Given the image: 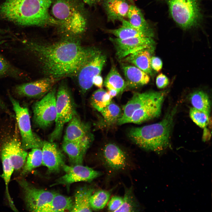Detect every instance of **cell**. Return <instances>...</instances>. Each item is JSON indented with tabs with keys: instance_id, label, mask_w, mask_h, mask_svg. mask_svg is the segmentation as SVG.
Returning a JSON list of instances; mask_svg holds the SVG:
<instances>
[{
	"instance_id": "ac0fdd59",
	"label": "cell",
	"mask_w": 212,
	"mask_h": 212,
	"mask_svg": "<svg viewBox=\"0 0 212 212\" xmlns=\"http://www.w3.org/2000/svg\"><path fill=\"white\" fill-rule=\"evenodd\" d=\"M93 139L92 134L79 140H63L62 148L73 165L82 164L84 157Z\"/></svg>"
},
{
	"instance_id": "3957f363",
	"label": "cell",
	"mask_w": 212,
	"mask_h": 212,
	"mask_svg": "<svg viewBox=\"0 0 212 212\" xmlns=\"http://www.w3.org/2000/svg\"><path fill=\"white\" fill-rule=\"evenodd\" d=\"M174 108L160 122L140 127L132 128L128 132L130 139L140 147L147 150L160 152L170 145Z\"/></svg>"
},
{
	"instance_id": "7c38bea8",
	"label": "cell",
	"mask_w": 212,
	"mask_h": 212,
	"mask_svg": "<svg viewBox=\"0 0 212 212\" xmlns=\"http://www.w3.org/2000/svg\"><path fill=\"white\" fill-rule=\"evenodd\" d=\"M110 40L114 45L116 56L119 59L124 58L128 55L143 49H154L155 43L153 38L147 37L123 39L110 37Z\"/></svg>"
},
{
	"instance_id": "7402d4cb",
	"label": "cell",
	"mask_w": 212,
	"mask_h": 212,
	"mask_svg": "<svg viewBox=\"0 0 212 212\" xmlns=\"http://www.w3.org/2000/svg\"><path fill=\"white\" fill-rule=\"evenodd\" d=\"M153 50V48H148L140 50L127 56L125 60L133 64L148 74H151L152 70L150 59Z\"/></svg>"
},
{
	"instance_id": "4dcf8cb0",
	"label": "cell",
	"mask_w": 212,
	"mask_h": 212,
	"mask_svg": "<svg viewBox=\"0 0 212 212\" xmlns=\"http://www.w3.org/2000/svg\"><path fill=\"white\" fill-rule=\"evenodd\" d=\"M42 151L41 149H32L27 154L21 175H25L34 169L42 165Z\"/></svg>"
},
{
	"instance_id": "ffe728a7",
	"label": "cell",
	"mask_w": 212,
	"mask_h": 212,
	"mask_svg": "<svg viewBox=\"0 0 212 212\" xmlns=\"http://www.w3.org/2000/svg\"><path fill=\"white\" fill-rule=\"evenodd\" d=\"M68 122L64 140H79L92 134L90 125L82 121L75 113Z\"/></svg>"
},
{
	"instance_id": "d6a6232c",
	"label": "cell",
	"mask_w": 212,
	"mask_h": 212,
	"mask_svg": "<svg viewBox=\"0 0 212 212\" xmlns=\"http://www.w3.org/2000/svg\"><path fill=\"white\" fill-rule=\"evenodd\" d=\"M190 99L193 107L209 115L211 110L210 101L208 95L201 91L193 93Z\"/></svg>"
},
{
	"instance_id": "f6af8a7d",
	"label": "cell",
	"mask_w": 212,
	"mask_h": 212,
	"mask_svg": "<svg viewBox=\"0 0 212 212\" xmlns=\"http://www.w3.org/2000/svg\"><path fill=\"white\" fill-rule=\"evenodd\" d=\"M2 39V38L0 36V42Z\"/></svg>"
},
{
	"instance_id": "9a60e30c",
	"label": "cell",
	"mask_w": 212,
	"mask_h": 212,
	"mask_svg": "<svg viewBox=\"0 0 212 212\" xmlns=\"http://www.w3.org/2000/svg\"><path fill=\"white\" fill-rule=\"evenodd\" d=\"M57 80L46 77L34 81L16 85L14 91L22 97L38 98L44 96L54 86Z\"/></svg>"
},
{
	"instance_id": "277c9868",
	"label": "cell",
	"mask_w": 212,
	"mask_h": 212,
	"mask_svg": "<svg viewBox=\"0 0 212 212\" xmlns=\"http://www.w3.org/2000/svg\"><path fill=\"white\" fill-rule=\"evenodd\" d=\"M52 14L68 33L80 34L85 30L86 21L82 15L66 0H57L52 8Z\"/></svg>"
},
{
	"instance_id": "d6986e66",
	"label": "cell",
	"mask_w": 212,
	"mask_h": 212,
	"mask_svg": "<svg viewBox=\"0 0 212 212\" xmlns=\"http://www.w3.org/2000/svg\"><path fill=\"white\" fill-rule=\"evenodd\" d=\"M42 165L46 167L49 172H59L65 164L63 155L53 142L43 141Z\"/></svg>"
},
{
	"instance_id": "f546056e",
	"label": "cell",
	"mask_w": 212,
	"mask_h": 212,
	"mask_svg": "<svg viewBox=\"0 0 212 212\" xmlns=\"http://www.w3.org/2000/svg\"><path fill=\"white\" fill-rule=\"evenodd\" d=\"M104 85L108 90H115L118 93L122 92L127 86L126 83L114 66L111 68L105 79Z\"/></svg>"
},
{
	"instance_id": "5bb4252c",
	"label": "cell",
	"mask_w": 212,
	"mask_h": 212,
	"mask_svg": "<svg viewBox=\"0 0 212 212\" xmlns=\"http://www.w3.org/2000/svg\"><path fill=\"white\" fill-rule=\"evenodd\" d=\"M17 130L16 128L14 134L4 142L1 148L8 156L16 171L22 169L28 154L22 147Z\"/></svg>"
},
{
	"instance_id": "30bf717a",
	"label": "cell",
	"mask_w": 212,
	"mask_h": 212,
	"mask_svg": "<svg viewBox=\"0 0 212 212\" xmlns=\"http://www.w3.org/2000/svg\"><path fill=\"white\" fill-rule=\"evenodd\" d=\"M18 181L22 188L26 208L30 211L39 212L56 194L54 192L37 188L24 179H19Z\"/></svg>"
},
{
	"instance_id": "7a4b0ae2",
	"label": "cell",
	"mask_w": 212,
	"mask_h": 212,
	"mask_svg": "<svg viewBox=\"0 0 212 212\" xmlns=\"http://www.w3.org/2000/svg\"><path fill=\"white\" fill-rule=\"evenodd\" d=\"M52 0H6L0 7L4 18L22 26L57 24L49 12Z\"/></svg>"
},
{
	"instance_id": "6da1fadb",
	"label": "cell",
	"mask_w": 212,
	"mask_h": 212,
	"mask_svg": "<svg viewBox=\"0 0 212 212\" xmlns=\"http://www.w3.org/2000/svg\"><path fill=\"white\" fill-rule=\"evenodd\" d=\"M22 50L33 57L46 77L58 80L76 76L80 69L101 49L67 39L52 43L31 40L23 42Z\"/></svg>"
},
{
	"instance_id": "f35d334b",
	"label": "cell",
	"mask_w": 212,
	"mask_h": 212,
	"mask_svg": "<svg viewBox=\"0 0 212 212\" xmlns=\"http://www.w3.org/2000/svg\"><path fill=\"white\" fill-rule=\"evenodd\" d=\"M168 78L163 73L159 74L156 77V84L157 87L162 89L166 87L169 84Z\"/></svg>"
},
{
	"instance_id": "e575fe53",
	"label": "cell",
	"mask_w": 212,
	"mask_h": 212,
	"mask_svg": "<svg viewBox=\"0 0 212 212\" xmlns=\"http://www.w3.org/2000/svg\"><path fill=\"white\" fill-rule=\"evenodd\" d=\"M112 98L107 92L102 88H100L93 93L91 104L94 108L100 112L111 102Z\"/></svg>"
},
{
	"instance_id": "83f0119b",
	"label": "cell",
	"mask_w": 212,
	"mask_h": 212,
	"mask_svg": "<svg viewBox=\"0 0 212 212\" xmlns=\"http://www.w3.org/2000/svg\"><path fill=\"white\" fill-rule=\"evenodd\" d=\"M127 16L128 22L133 26L145 32L154 33L152 28L145 19L141 10L136 6L130 5Z\"/></svg>"
},
{
	"instance_id": "2e32d148",
	"label": "cell",
	"mask_w": 212,
	"mask_h": 212,
	"mask_svg": "<svg viewBox=\"0 0 212 212\" xmlns=\"http://www.w3.org/2000/svg\"><path fill=\"white\" fill-rule=\"evenodd\" d=\"M165 94V92L163 91L157 97L135 110L128 123L139 124L159 116Z\"/></svg>"
},
{
	"instance_id": "f1b7e54d",
	"label": "cell",
	"mask_w": 212,
	"mask_h": 212,
	"mask_svg": "<svg viewBox=\"0 0 212 212\" xmlns=\"http://www.w3.org/2000/svg\"><path fill=\"white\" fill-rule=\"evenodd\" d=\"M26 73L11 63L0 54V79L9 77L17 80L26 79Z\"/></svg>"
},
{
	"instance_id": "1f68e13d",
	"label": "cell",
	"mask_w": 212,
	"mask_h": 212,
	"mask_svg": "<svg viewBox=\"0 0 212 212\" xmlns=\"http://www.w3.org/2000/svg\"><path fill=\"white\" fill-rule=\"evenodd\" d=\"M123 197V202L121 206L116 212H138L140 207L133 193L132 187L125 188Z\"/></svg>"
},
{
	"instance_id": "cb8c5ba5",
	"label": "cell",
	"mask_w": 212,
	"mask_h": 212,
	"mask_svg": "<svg viewBox=\"0 0 212 212\" xmlns=\"http://www.w3.org/2000/svg\"><path fill=\"white\" fill-rule=\"evenodd\" d=\"M121 21L122 25L120 28L115 29H106L105 31L114 35L117 38L122 39L138 37H153L154 33L138 29L132 25L128 21L124 19Z\"/></svg>"
},
{
	"instance_id": "7bdbcfd3",
	"label": "cell",
	"mask_w": 212,
	"mask_h": 212,
	"mask_svg": "<svg viewBox=\"0 0 212 212\" xmlns=\"http://www.w3.org/2000/svg\"><path fill=\"white\" fill-rule=\"evenodd\" d=\"M86 3L89 4H91L94 3L97 0H83Z\"/></svg>"
},
{
	"instance_id": "4316f807",
	"label": "cell",
	"mask_w": 212,
	"mask_h": 212,
	"mask_svg": "<svg viewBox=\"0 0 212 212\" xmlns=\"http://www.w3.org/2000/svg\"><path fill=\"white\" fill-rule=\"evenodd\" d=\"M0 155L3 170L2 177L5 183L6 197L10 207L14 211H17V210L10 196L8 190L9 184L12 174L14 170V168L8 156L2 150H1Z\"/></svg>"
},
{
	"instance_id": "9c48e42d",
	"label": "cell",
	"mask_w": 212,
	"mask_h": 212,
	"mask_svg": "<svg viewBox=\"0 0 212 212\" xmlns=\"http://www.w3.org/2000/svg\"><path fill=\"white\" fill-rule=\"evenodd\" d=\"M99 158L104 166L111 173L125 171L130 167L131 163L128 154L119 146L112 143L104 146Z\"/></svg>"
},
{
	"instance_id": "8d00e7d4",
	"label": "cell",
	"mask_w": 212,
	"mask_h": 212,
	"mask_svg": "<svg viewBox=\"0 0 212 212\" xmlns=\"http://www.w3.org/2000/svg\"><path fill=\"white\" fill-rule=\"evenodd\" d=\"M190 115L193 122L202 128H205L208 123L209 115L193 107L190 110Z\"/></svg>"
},
{
	"instance_id": "603a6c76",
	"label": "cell",
	"mask_w": 212,
	"mask_h": 212,
	"mask_svg": "<svg viewBox=\"0 0 212 212\" xmlns=\"http://www.w3.org/2000/svg\"><path fill=\"white\" fill-rule=\"evenodd\" d=\"M127 86L137 88L147 84L150 80L148 74L136 67L126 65L122 66Z\"/></svg>"
},
{
	"instance_id": "8992f818",
	"label": "cell",
	"mask_w": 212,
	"mask_h": 212,
	"mask_svg": "<svg viewBox=\"0 0 212 212\" xmlns=\"http://www.w3.org/2000/svg\"><path fill=\"white\" fill-rule=\"evenodd\" d=\"M171 15L181 28L188 29L197 26L202 18L198 0H167Z\"/></svg>"
},
{
	"instance_id": "e0dca14e",
	"label": "cell",
	"mask_w": 212,
	"mask_h": 212,
	"mask_svg": "<svg viewBox=\"0 0 212 212\" xmlns=\"http://www.w3.org/2000/svg\"><path fill=\"white\" fill-rule=\"evenodd\" d=\"M163 92L134 93L131 98L123 106V112L117 122V124L121 125L128 123L135 110L157 97Z\"/></svg>"
},
{
	"instance_id": "836d02e7",
	"label": "cell",
	"mask_w": 212,
	"mask_h": 212,
	"mask_svg": "<svg viewBox=\"0 0 212 212\" xmlns=\"http://www.w3.org/2000/svg\"><path fill=\"white\" fill-rule=\"evenodd\" d=\"M100 112L102 117L103 123L107 126H110L117 122L122 115L119 106L111 102Z\"/></svg>"
},
{
	"instance_id": "d4e9b609",
	"label": "cell",
	"mask_w": 212,
	"mask_h": 212,
	"mask_svg": "<svg viewBox=\"0 0 212 212\" xmlns=\"http://www.w3.org/2000/svg\"><path fill=\"white\" fill-rule=\"evenodd\" d=\"M73 204L71 197L56 193L52 200L42 207L39 212L71 211Z\"/></svg>"
},
{
	"instance_id": "74e56055",
	"label": "cell",
	"mask_w": 212,
	"mask_h": 212,
	"mask_svg": "<svg viewBox=\"0 0 212 212\" xmlns=\"http://www.w3.org/2000/svg\"><path fill=\"white\" fill-rule=\"evenodd\" d=\"M123 197L115 196L112 197L107 205V209L110 211L116 212L121 206Z\"/></svg>"
},
{
	"instance_id": "d590c367",
	"label": "cell",
	"mask_w": 212,
	"mask_h": 212,
	"mask_svg": "<svg viewBox=\"0 0 212 212\" xmlns=\"http://www.w3.org/2000/svg\"><path fill=\"white\" fill-rule=\"evenodd\" d=\"M111 193L105 190H100L92 195L90 204L92 210H98L104 208L109 201Z\"/></svg>"
},
{
	"instance_id": "ab89813d",
	"label": "cell",
	"mask_w": 212,
	"mask_h": 212,
	"mask_svg": "<svg viewBox=\"0 0 212 212\" xmlns=\"http://www.w3.org/2000/svg\"><path fill=\"white\" fill-rule=\"evenodd\" d=\"M150 64L152 68L157 72H160L163 66L161 60L158 57H151Z\"/></svg>"
},
{
	"instance_id": "5b68a950",
	"label": "cell",
	"mask_w": 212,
	"mask_h": 212,
	"mask_svg": "<svg viewBox=\"0 0 212 212\" xmlns=\"http://www.w3.org/2000/svg\"><path fill=\"white\" fill-rule=\"evenodd\" d=\"M57 92L55 126L49 137L51 142L60 138L65 124L69 122L75 113L70 92L65 82H61Z\"/></svg>"
},
{
	"instance_id": "ba28073f",
	"label": "cell",
	"mask_w": 212,
	"mask_h": 212,
	"mask_svg": "<svg viewBox=\"0 0 212 212\" xmlns=\"http://www.w3.org/2000/svg\"><path fill=\"white\" fill-rule=\"evenodd\" d=\"M56 87L52 88L33 106V121L39 127L45 129L55 122L56 117Z\"/></svg>"
},
{
	"instance_id": "ee69618b",
	"label": "cell",
	"mask_w": 212,
	"mask_h": 212,
	"mask_svg": "<svg viewBox=\"0 0 212 212\" xmlns=\"http://www.w3.org/2000/svg\"><path fill=\"white\" fill-rule=\"evenodd\" d=\"M129 0L132 2H133V0Z\"/></svg>"
},
{
	"instance_id": "44dd1931",
	"label": "cell",
	"mask_w": 212,
	"mask_h": 212,
	"mask_svg": "<svg viewBox=\"0 0 212 212\" xmlns=\"http://www.w3.org/2000/svg\"><path fill=\"white\" fill-rule=\"evenodd\" d=\"M103 6L108 20L114 22L124 19L130 5L126 0H105Z\"/></svg>"
},
{
	"instance_id": "8fae6325",
	"label": "cell",
	"mask_w": 212,
	"mask_h": 212,
	"mask_svg": "<svg viewBox=\"0 0 212 212\" xmlns=\"http://www.w3.org/2000/svg\"><path fill=\"white\" fill-rule=\"evenodd\" d=\"M106 61V54L100 50L79 70L76 76L78 86L83 93L86 92L92 87L93 78L100 74Z\"/></svg>"
},
{
	"instance_id": "4fadbf2b",
	"label": "cell",
	"mask_w": 212,
	"mask_h": 212,
	"mask_svg": "<svg viewBox=\"0 0 212 212\" xmlns=\"http://www.w3.org/2000/svg\"><path fill=\"white\" fill-rule=\"evenodd\" d=\"M62 168L64 175L57 180L52 186L68 185L81 181H90L101 175L102 173L81 165L69 166L64 164Z\"/></svg>"
},
{
	"instance_id": "60d3db41",
	"label": "cell",
	"mask_w": 212,
	"mask_h": 212,
	"mask_svg": "<svg viewBox=\"0 0 212 212\" xmlns=\"http://www.w3.org/2000/svg\"><path fill=\"white\" fill-rule=\"evenodd\" d=\"M103 79L100 74L95 76L93 79V85L99 88H101L103 85Z\"/></svg>"
},
{
	"instance_id": "52a82bcc",
	"label": "cell",
	"mask_w": 212,
	"mask_h": 212,
	"mask_svg": "<svg viewBox=\"0 0 212 212\" xmlns=\"http://www.w3.org/2000/svg\"><path fill=\"white\" fill-rule=\"evenodd\" d=\"M9 97L16 115L21 137L22 147L25 150L42 148L43 141L32 131L28 108L21 106L19 102L10 95Z\"/></svg>"
},
{
	"instance_id": "484cf974",
	"label": "cell",
	"mask_w": 212,
	"mask_h": 212,
	"mask_svg": "<svg viewBox=\"0 0 212 212\" xmlns=\"http://www.w3.org/2000/svg\"><path fill=\"white\" fill-rule=\"evenodd\" d=\"M93 191V188L86 186L79 188L75 194L74 201L71 212L92 211L90 200Z\"/></svg>"
},
{
	"instance_id": "b9f144b4",
	"label": "cell",
	"mask_w": 212,
	"mask_h": 212,
	"mask_svg": "<svg viewBox=\"0 0 212 212\" xmlns=\"http://www.w3.org/2000/svg\"><path fill=\"white\" fill-rule=\"evenodd\" d=\"M107 92L112 98L119 94L116 90H108Z\"/></svg>"
}]
</instances>
